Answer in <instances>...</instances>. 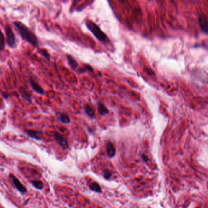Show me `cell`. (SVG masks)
I'll list each match as a JSON object with an SVG mask.
<instances>
[{
    "instance_id": "7",
    "label": "cell",
    "mask_w": 208,
    "mask_h": 208,
    "mask_svg": "<svg viewBox=\"0 0 208 208\" xmlns=\"http://www.w3.org/2000/svg\"><path fill=\"white\" fill-rule=\"evenodd\" d=\"M30 85L35 92H37V94H40V95H44L45 91H44L43 89L33 79L30 80Z\"/></svg>"
},
{
    "instance_id": "12",
    "label": "cell",
    "mask_w": 208,
    "mask_h": 208,
    "mask_svg": "<svg viewBox=\"0 0 208 208\" xmlns=\"http://www.w3.org/2000/svg\"><path fill=\"white\" fill-rule=\"evenodd\" d=\"M84 109L86 113L89 117H91V118H93V117H95V111L92 107L89 106V104H86L84 106Z\"/></svg>"
},
{
    "instance_id": "21",
    "label": "cell",
    "mask_w": 208,
    "mask_h": 208,
    "mask_svg": "<svg viewBox=\"0 0 208 208\" xmlns=\"http://www.w3.org/2000/svg\"><path fill=\"white\" fill-rule=\"evenodd\" d=\"M142 159H143V160L144 161H145V162H147V161L148 160V159L147 156H145V155H142Z\"/></svg>"
},
{
    "instance_id": "4",
    "label": "cell",
    "mask_w": 208,
    "mask_h": 208,
    "mask_svg": "<svg viewBox=\"0 0 208 208\" xmlns=\"http://www.w3.org/2000/svg\"><path fill=\"white\" fill-rule=\"evenodd\" d=\"M54 137H55V140L57 142V143L63 149L67 150L69 146H68V142L60 134L57 132H55L54 133Z\"/></svg>"
},
{
    "instance_id": "14",
    "label": "cell",
    "mask_w": 208,
    "mask_h": 208,
    "mask_svg": "<svg viewBox=\"0 0 208 208\" xmlns=\"http://www.w3.org/2000/svg\"><path fill=\"white\" fill-rule=\"evenodd\" d=\"M89 187L90 190H92V191L97 192V193H101V187L97 183H92L90 184Z\"/></svg>"
},
{
    "instance_id": "10",
    "label": "cell",
    "mask_w": 208,
    "mask_h": 208,
    "mask_svg": "<svg viewBox=\"0 0 208 208\" xmlns=\"http://www.w3.org/2000/svg\"><path fill=\"white\" fill-rule=\"evenodd\" d=\"M67 59L69 65L70 66V67L72 69L75 70L76 68H78V63L73 56H71L70 55H67Z\"/></svg>"
},
{
    "instance_id": "22",
    "label": "cell",
    "mask_w": 208,
    "mask_h": 208,
    "mask_svg": "<svg viewBox=\"0 0 208 208\" xmlns=\"http://www.w3.org/2000/svg\"><path fill=\"white\" fill-rule=\"evenodd\" d=\"M81 1V0H73V4H75V3H78Z\"/></svg>"
},
{
    "instance_id": "13",
    "label": "cell",
    "mask_w": 208,
    "mask_h": 208,
    "mask_svg": "<svg viewBox=\"0 0 208 208\" xmlns=\"http://www.w3.org/2000/svg\"><path fill=\"white\" fill-rule=\"evenodd\" d=\"M59 119L62 123L67 124L70 122V119L69 116L64 113H60L59 114Z\"/></svg>"
},
{
    "instance_id": "3",
    "label": "cell",
    "mask_w": 208,
    "mask_h": 208,
    "mask_svg": "<svg viewBox=\"0 0 208 208\" xmlns=\"http://www.w3.org/2000/svg\"><path fill=\"white\" fill-rule=\"evenodd\" d=\"M5 32L6 35V43L11 48L16 47V38L11 27L7 24L5 26Z\"/></svg>"
},
{
    "instance_id": "20",
    "label": "cell",
    "mask_w": 208,
    "mask_h": 208,
    "mask_svg": "<svg viewBox=\"0 0 208 208\" xmlns=\"http://www.w3.org/2000/svg\"><path fill=\"white\" fill-rule=\"evenodd\" d=\"M111 173L108 170H106L104 172V178L105 179H109L111 178Z\"/></svg>"
},
{
    "instance_id": "16",
    "label": "cell",
    "mask_w": 208,
    "mask_h": 208,
    "mask_svg": "<svg viewBox=\"0 0 208 208\" xmlns=\"http://www.w3.org/2000/svg\"><path fill=\"white\" fill-rule=\"evenodd\" d=\"M20 93L21 94V95L25 99H26L27 101H28L30 102H31V95H30V94H28V92H27L26 90L24 89H23V88H21L20 89Z\"/></svg>"
},
{
    "instance_id": "6",
    "label": "cell",
    "mask_w": 208,
    "mask_h": 208,
    "mask_svg": "<svg viewBox=\"0 0 208 208\" xmlns=\"http://www.w3.org/2000/svg\"><path fill=\"white\" fill-rule=\"evenodd\" d=\"M9 178L12 179L14 185L17 188L18 191L22 194H25L26 192L27 191H26V187L21 183L20 181L14 175H13L12 174H11L9 175Z\"/></svg>"
},
{
    "instance_id": "19",
    "label": "cell",
    "mask_w": 208,
    "mask_h": 208,
    "mask_svg": "<svg viewBox=\"0 0 208 208\" xmlns=\"http://www.w3.org/2000/svg\"><path fill=\"white\" fill-rule=\"evenodd\" d=\"M87 71H93V68L89 66V65H86L84 68H81L79 70V71L81 73H84V72H86Z\"/></svg>"
},
{
    "instance_id": "5",
    "label": "cell",
    "mask_w": 208,
    "mask_h": 208,
    "mask_svg": "<svg viewBox=\"0 0 208 208\" xmlns=\"http://www.w3.org/2000/svg\"><path fill=\"white\" fill-rule=\"evenodd\" d=\"M198 23L200 25V28L203 32L205 34L208 33V24L207 18L203 14L198 16Z\"/></svg>"
},
{
    "instance_id": "17",
    "label": "cell",
    "mask_w": 208,
    "mask_h": 208,
    "mask_svg": "<svg viewBox=\"0 0 208 208\" xmlns=\"http://www.w3.org/2000/svg\"><path fill=\"white\" fill-rule=\"evenodd\" d=\"M32 184L34 187L39 190H42L43 188V184L40 180H34L31 181Z\"/></svg>"
},
{
    "instance_id": "11",
    "label": "cell",
    "mask_w": 208,
    "mask_h": 208,
    "mask_svg": "<svg viewBox=\"0 0 208 208\" xmlns=\"http://www.w3.org/2000/svg\"><path fill=\"white\" fill-rule=\"evenodd\" d=\"M98 111L101 115H105L109 113V111L107 109V107L101 102H99L98 103Z\"/></svg>"
},
{
    "instance_id": "9",
    "label": "cell",
    "mask_w": 208,
    "mask_h": 208,
    "mask_svg": "<svg viewBox=\"0 0 208 208\" xmlns=\"http://www.w3.org/2000/svg\"><path fill=\"white\" fill-rule=\"evenodd\" d=\"M24 131L27 134H28V136H30L32 139H36L37 140H39L41 139L40 134H42V132L40 131H35V130H26Z\"/></svg>"
},
{
    "instance_id": "18",
    "label": "cell",
    "mask_w": 208,
    "mask_h": 208,
    "mask_svg": "<svg viewBox=\"0 0 208 208\" xmlns=\"http://www.w3.org/2000/svg\"><path fill=\"white\" fill-rule=\"evenodd\" d=\"M39 53L41 55H42L45 59H46L47 60L49 61L50 60V54L48 53V51L46 49L40 48V49H39Z\"/></svg>"
},
{
    "instance_id": "8",
    "label": "cell",
    "mask_w": 208,
    "mask_h": 208,
    "mask_svg": "<svg viewBox=\"0 0 208 208\" xmlns=\"http://www.w3.org/2000/svg\"><path fill=\"white\" fill-rule=\"evenodd\" d=\"M106 151L108 157L113 158L115 155V148L111 142H108L106 144Z\"/></svg>"
},
{
    "instance_id": "2",
    "label": "cell",
    "mask_w": 208,
    "mask_h": 208,
    "mask_svg": "<svg viewBox=\"0 0 208 208\" xmlns=\"http://www.w3.org/2000/svg\"><path fill=\"white\" fill-rule=\"evenodd\" d=\"M86 26L88 30L91 32L95 37L101 42H106L108 39L107 35L99 28V26L91 20H86Z\"/></svg>"
},
{
    "instance_id": "1",
    "label": "cell",
    "mask_w": 208,
    "mask_h": 208,
    "mask_svg": "<svg viewBox=\"0 0 208 208\" xmlns=\"http://www.w3.org/2000/svg\"><path fill=\"white\" fill-rule=\"evenodd\" d=\"M13 24L22 40L31 44L34 48L38 47L39 40L37 36L28 26L19 21L14 22Z\"/></svg>"
},
{
    "instance_id": "15",
    "label": "cell",
    "mask_w": 208,
    "mask_h": 208,
    "mask_svg": "<svg viewBox=\"0 0 208 208\" xmlns=\"http://www.w3.org/2000/svg\"><path fill=\"white\" fill-rule=\"evenodd\" d=\"M6 46V41H5V37L4 35L1 31V30H0V51H2L4 50Z\"/></svg>"
}]
</instances>
